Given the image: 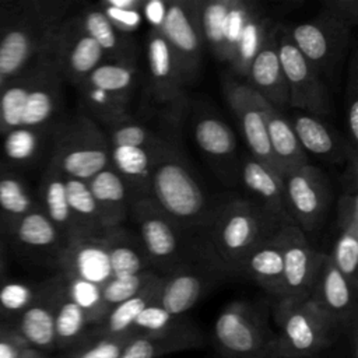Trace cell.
I'll use <instances>...</instances> for the list:
<instances>
[{"instance_id": "obj_50", "label": "cell", "mask_w": 358, "mask_h": 358, "mask_svg": "<svg viewBox=\"0 0 358 358\" xmlns=\"http://www.w3.org/2000/svg\"><path fill=\"white\" fill-rule=\"evenodd\" d=\"M157 274L158 273L150 270L129 277H112L101 287L102 301L110 309L112 306L138 294Z\"/></svg>"}, {"instance_id": "obj_53", "label": "cell", "mask_w": 358, "mask_h": 358, "mask_svg": "<svg viewBox=\"0 0 358 358\" xmlns=\"http://www.w3.org/2000/svg\"><path fill=\"white\" fill-rule=\"evenodd\" d=\"M323 11L347 22L351 27L358 24V1L357 0H326L322 3Z\"/></svg>"}, {"instance_id": "obj_27", "label": "cell", "mask_w": 358, "mask_h": 358, "mask_svg": "<svg viewBox=\"0 0 358 358\" xmlns=\"http://www.w3.org/2000/svg\"><path fill=\"white\" fill-rule=\"evenodd\" d=\"M87 183L98 207L103 229L122 227L130 215L133 193L120 175L109 165Z\"/></svg>"}, {"instance_id": "obj_5", "label": "cell", "mask_w": 358, "mask_h": 358, "mask_svg": "<svg viewBox=\"0 0 358 358\" xmlns=\"http://www.w3.org/2000/svg\"><path fill=\"white\" fill-rule=\"evenodd\" d=\"M138 239L144 248L151 270L166 275L175 268L196 262L197 255H208L193 241L186 242L185 229H182L150 194L133 197L130 206ZM210 256V255H208Z\"/></svg>"}, {"instance_id": "obj_43", "label": "cell", "mask_w": 358, "mask_h": 358, "mask_svg": "<svg viewBox=\"0 0 358 358\" xmlns=\"http://www.w3.org/2000/svg\"><path fill=\"white\" fill-rule=\"evenodd\" d=\"M197 18L204 45L220 60L224 59V25L231 0H196Z\"/></svg>"}, {"instance_id": "obj_51", "label": "cell", "mask_w": 358, "mask_h": 358, "mask_svg": "<svg viewBox=\"0 0 358 358\" xmlns=\"http://www.w3.org/2000/svg\"><path fill=\"white\" fill-rule=\"evenodd\" d=\"M337 228L351 234H358V196L357 193H343L337 201Z\"/></svg>"}, {"instance_id": "obj_42", "label": "cell", "mask_w": 358, "mask_h": 358, "mask_svg": "<svg viewBox=\"0 0 358 358\" xmlns=\"http://www.w3.org/2000/svg\"><path fill=\"white\" fill-rule=\"evenodd\" d=\"M84 83L112 95L131 99L138 83L137 64L105 62L94 69Z\"/></svg>"}, {"instance_id": "obj_20", "label": "cell", "mask_w": 358, "mask_h": 358, "mask_svg": "<svg viewBox=\"0 0 358 358\" xmlns=\"http://www.w3.org/2000/svg\"><path fill=\"white\" fill-rule=\"evenodd\" d=\"M278 25L267 34L260 50L255 56L246 78L248 85L277 110L284 112L289 108L288 87L278 59L277 36Z\"/></svg>"}, {"instance_id": "obj_55", "label": "cell", "mask_w": 358, "mask_h": 358, "mask_svg": "<svg viewBox=\"0 0 358 358\" xmlns=\"http://www.w3.org/2000/svg\"><path fill=\"white\" fill-rule=\"evenodd\" d=\"M28 345L17 336H6L0 338V358H15Z\"/></svg>"}, {"instance_id": "obj_58", "label": "cell", "mask_w": 358, "mask_h": 358, "mask_svg": "<svg viewBox=\"0 0 358 358\" xmlns=\"http://www.w3.org/2000/svg\"><path fill=\"white\" fill-rule=\"evenodd\" d=\"M7 275V248L0 238V278Z\"/></svg>"}, {"instance_id": "obj_13", "label": "cell", "mask_w": 358, "mask_h": 358, "mask_svg": "<svg viewBox=\"0 0 358 358\" xmlns=\"http://www.w3.org/2000/svg\"><path fill=\"white\" fill-rule=\"evenodd\" d=\"M50 53L63 81L76 88L85 81L94 69L108 62L101 46L84 31L71 10L52 39Z\"/></svg>"}, {"instance_id": "obj_9", "label": "cell", "mask_w": 358, "mask_h": 358, "mask_svg": "<svg viewBox=\"0 0 358 358\" xmlns=\"http://www.w3.org/2000/svg\"><path fill=\"white\" fill-rule=\"evenodd\" d=\"M352 29L354 27L320 10L315 18L287 31L294 45L320 77L333 80L340 70Z\"/></svg>"}, {"instance_id": "obj_32", "label": "cell", "mask_w": 358, "mask_h": 358, "mask_svg": "<svg viewBox=\"0 0 358 358\" xmlns=\"http://www.w3.org/2000/svg\"><path fill=\"white\" fill-rule=\"evenodd\" d=\"M172 148L166 150H151L143 147H109V165L126 182L133 193V197L140 194H150L151 169L157 159Z\"/></svg>"}, {"instance_id": "obj_33", "label": "cell", "mask_w": 358, "mask_h": 358, "mask_svg": "<svg viewBox=\"0 0 358 358\" xmlns=\"http://www.w3.org/2000/svg\"><path fill=\"white\" fill-rule=\"evenodd\" d=\"M242 274L252 277L275 299L284 296L282 285V243L280 231L268 241L255 248L242 264Z\"/></svg>"}, {"instance_id": "obj_23", "label": "cell", "mask_w": 358, "mask_h": 358, "mask_svg": "<svg viewBox=\"0 0 358 358\" xmlns=\"http://www.w3.org/2000/svg\"><path fill=\"white\" fill-rule=\"evenodd\" d=\"M193 137L218 175L238 173L239 159H236V137L232 129L217 115L200 112L194 117Z\"/></svg>"}, {"instance_id": "obj_14", "label": "cell", "mask_w": 358, "mask_h": 358, "mask_svg": "<svg viewBox=\"0 0 358 358\" xmlns=\"http://www.w3.org/2000/svg\"><path fill=\"white\" fill-rule=\"evenodd\" d=\"M154 28L169 45L189 84L200 70L204 48L197 18V1L178 0L166 3L162 18Z\"/></svg>"}, {"instance_id": "obj_40", "label": "cell", "mask_w": 358, "mask_h": 358, "mask_svg": "<svg viewBox=\"0 0 358 358\" xmlns=\"http://www.w3.org/2000/svg\"><path fill=\"white\" fill-rule=\"evenodd\" d=\"M77 91L81 113L96 122L101 127L133 115L130 110L131 99L112 95L85 83L78 85Z\"/></svg>"}, {"instance_id": "obj_49", "label": "cell", "mask_w": 358, "mask_h": 358, "mask_svg": "<svg viewBox=\"0 0 358 358\" xmlns=\"http://www.w3.org/2000/svg\"><path fill=\"white\" fill-rule=\"evenodd\" d=\"M256 7L257 4L253 1L231 0L224 25V62L231 63L242 31Z\"/></svg>"}, {"instance_id": "obj_59", "label": "cell", "mask_w": 358, "mask_h": 358, "mask_svg": "<svg viewBox=\"0 0 358 358\" xmlns=\"http://www.w3.org/2000/svg\"><path fill=\"white\" fill-rule=\"evenodd\" d=\"M15 334L14 329H13V323L7 322V320H0V338L6 337V336H11Z\"/></svg>"}, {"instance_id": "obj_56", "label": "cell", "mask_w": 358, "mask_h": 358, "mask_svg": "<svg viewBox=\"0 0 358 358\" xmlns=\"http://www.w3.org/2000/svg\"><path fill=\"white\" fill-rule=\"evenodd\" d=\"M105 1L115 8L124 10V11H136V13H138L145 6L143 0H105Z\"/></svg>"}, {"instance_id": "obj_30", "label": "cell", "mask_w": 358, "mask_h": 358, "mask_svg": "<svg viewBox=\"0 0 358 358\" xmlns=\"http://www.w3.org/2000/svg\"><path fill=\"white\" fill-rule=\"evenodd\" d=\"M55 284V345L60 351H71L88 334L90 324L84 310L69 296L60 274L53 275Z\"/></svg>"}, {"instance_id": "obj_10", "label": "cell", "mask_w": 358, "mask_h": 358, "mask_svg": "<svg viewBox=\"0 0 358 358\" xmlns=\"http://www.w3.org/2000/svg\"><path fill=\"white\" fill-rule=\"evenodd\" d=\"M277 50L288 87L289 108L315 116L330 113L331 99L324 80L298 50L284 28H278Z\"/></svg>"}, {"instance_id": "obj_29", "label": "cell", "mask_w": 358, "mask_h": 358, "mask_svg": "<svg viewBox=\"0 0 358 358\" xmlns=\"http://www.w3.org/2000/svg\"><path fill=\"white\" fill-rule=\"evenodd\" d=\"M56 126L39 129L21 127L1 134L3 159L0 162L17 172L36 165L46 151L50 155Z\"/></svg>"}, {"instance_id": "obj_16", "label": "cell", "mask_w": 358, "mask_h": 358, "mask_svg": "<svg viewBox=\"0 0 358 358\" xmlns=\"http://www.w3.org/2000/svg\"><path fill=\"white\" fill-rule=\"evenodd\" d=\"M357 291L330 256L322 253L308 298L344 331L357 326Z\"/></svg>"}, {"instance_id": "obj_31", "label": "cell", "mask_w": 358, "mask_h": 358, "mask_svg": "<svg viewBox=\"0 0 358 358\" xmlns=\"http://www.w3.org/2000/svg\"><path fill=\"white\" fill-rule=\"evenodd\" d=\"M38 204L67 242L76 239V227L67 201L66 178L49 162L41 176Z\"/></svg>"}, {"instance_id": "obj_46", "label": "cell", "mask_w": 358, "mask_h": 358, "mask_svg": "<svg viewBox=\"0 0 358 358\" xmlns=\"http://www.w3.org/2000/svg\"><path fill=\"white\" fill-rule=\"evenodd\" d=\"M137 333L131 329L127 333L113 336H88L71 351L67 358H119L126 345Z\"/></svg>"}, {"instance_id": "obj_18", "label": "cell", "mask_w": 358, "mask_h": 358, "mask_svg": "<svg viewBox=\"0 0 358 358\" xmlns=\"http://www.w3.org/2000/svg\"><path fill=\"white\" fill-rule=\"evenodd\" d=\"M224 94L229 109L238 119L239 129L248 144L250 155L278 172L268 144L267 126L259 103V95L248 84L239 83L234 78H228L225 81Z\"/></svg>"}, {"instance_id": "obj_52", "label": "cell", "mask_w": 358, "mask_h": 358, "mask_svg": "<svg viewBox=\"0 0 358 358\" xmlns=\"http://www.w3.org/2000/svg\"><path fill=\"white\" fill-rule=\"evenodd\" d=\"M351 76L350 84L347 87V126L350 147L357 151L358 144V96H357V76H355V57L351 63Z\"/></svg>"}, {"instance_id": "obj_3", "label": "cell", "mask_w": 358, "mask_h": 358, "mask_svg": "<svg viewBox=\"0 0 358 358\" xmlns=\"http://www.w3.org/2000/svg\"><path fill=\"white\" fill-rule=\"evenodd\" d=\"M63 84L49 45L0 91V136L21 127L56 126L62 120Z\"/></svg>"}, {"instance_id": "obj_38", "label": "cell", "mask_w": 358, "mask_h": 358, "mask_svg": "<svg viewBox=\"0 0 358 358\" xmlns=\"http://www.w3.org/2000/svg\"><path fill=\"white\" fill-rule=\"evenodd\" d=\"M66 192L76 227V239H101L105 234V229L102 227L101 215L90 192L88 183L84 180L66 178Z\"/></svg>"}, {"instance_id": "obj_60", "label": "cell", "mask_w": 358, "mask_h": 358, "mask_svg": "<svg viewBox=\"0 0 358 358\" xmlns=\"http://www.w3.org/2000/svg\"><path fill=\"white\" fill-rule=\"evenodd\" d=\"M7 81H8V80H6L4 77H1V76H0V91L4 88V85L7 84Z\"/></svg>"}, {"instance_id": "obj_54", "label": "cell", "mask_w": 358, "mask_h": 358, "mask_svg": "<svg viewBox=\"0 0 358 358\" xmlns=\"http://www.w3.org/2000/svg\"><path fill=\"white\" fill-rule=\"evenodd\" d=\"M98 7L105 13V15L112 21V24L117 27L120 31L133 34L140 24V14L136 11H124V10L115 8L109 6L105 0L99 1Z\"/></svg>"}, {"instance_id": "obj_45", "label": "cell", "mask_w": 358, "mask_h": 358, "mask_svg": "<svg viewBox=\"0 0 358 358\" xmlns=\"http://www.w3.org/2000/svg\"><path fill=\"white\" fill-rule=\"evenodd\" d=\"M60 277L69 296L84 310L90 327L101 323L109 310V308L102 301L101 287L63 274H60Z\"/></svg>"}, {"instance_id": "obj_8", "label": "cell", "mask_w": 358, "mask_h": 358, "mask_svg": "<svg viewBox=\"0 0 358 358\" xmlns=\"http://www.w3.org/2000/svg\"><path fill=\"white\" fill-rule=\"evenodd\" d=\"M214 343L225 358H277L275 333L264 313L243 301L228 303L214 323Z\"/></svg>"}, {"instance_id": "obj_6", "label": "cell", "mask_w": 358, "mask_h": 358, "mask_svg": "<svg viewBox=\"0 0 358 358\" xmlns=\"http://www.w3.org/2000/svg\"><path fill=\"white\" fill-rule=\"evenodd\" d=\"M277 358H317L341 331L309 298H281L274 305Z\"/></svg>"}, {"instance_id": "obj_4", "label": "cell", "mask_w": 358, "mask_h": 358, "mask_svg": "<svg viewBox=\"0 0 358 358\" xmlns=\"http://www.w3.org/2000/svg\"><path fill=\"white\" fill-rule=\"evenodd\" d=\"M150 196L185 231H204L220 203H213L179 147L164 152L150 175Z\"/></svg>"}, {"instance_id": "obj_37", "label": "cell", "mask_w": 358, "mask_h": 358, "mask_svg": "<svg viewBox=\"0 0 358 358\" xmlns=\"http://www.w3.org/2000/svg\"><path fill=\"white\" fill-rule=\"evenodd\" d=\"M109 147H143L151 150H166L176 147L168 133L152 130L145 122L133 115L102 126Z\"/></svg>"}, {"instance_id": "obj_34", "label": "cell", "mask_w": 358, "mask_h": 358, "mask_svg": "<svg viewBox=\"0 0 358 358\" xmlns=\"http://www.w3.org/2000/svg\"><path fill=\"white\" fill-rule=\"evenodd\" d=\"M164 275L157 274L138 294L112 306L101 323L91 326L88 336H113L131 330L137 316L150 305L158 302Z\"/></svg>"}, {"instance_id": "obj_36", "label": "cell", "mask_w": 358, "mask_h": 358, "mask_svg": "<svg viewBox=\"0 0 358 358\" xmlns=\"http://www.w3.org/2000/svg\"><path fill=\"white\" fill-rule=\"evenodd\" d=\"M200 345H203V336L193 324H189L168 334H136L119 358H159Z\"/></svg>"}, {"instance_id": "obj_25", "label": "cell", "mask_w": 358, "mask_h": 358, "mask_svg": "<svg viewBox=\"0 0 358 358\" xmlns=\"http://www.w3.org/2000/svg\"><path fill=\"white\" fill-rule=\"evenodd\" d=\"M74 14L84 31L101 46L108 62L136 64L138 48L134 35L115 27L98 4H90Z\"/></svg>"}, {"instance_id": "obj_24", "label": "cell", "mask_w": 358, "mask_h": 358, "mask_svg": "<svg viewBox=\"0 0 358 358\" xmlns=\"http://www.w3.org/2000/svg\"><path fill=\"white\" fill-rule=\"evenodd\" d=\"M238 173L246 192L250 194L248 199L260 204L282 221L294 224L288 211L284 180L278 172L249 154L239 158Z\"/></svg>"}, {"instance_id": "obj_39", "label": "cell", "mask_w": 358, "mask_h": 358, "mask_svg": "<svg viewBox=\"0 0 358 358\" xmlns=\"http://www.w3.org/2000/svg\"><path fill=\"white\" fill-rule=\"evenodd\" d=\"M38 207L24 176L0 162V229Z\"/></svg>"}, {"instance_id": "obj_57", "label": "cell", "mask_w": 358, "mask_h": 358, "mask_svg": "<svg viewBox=\"0 0 358 358\" xmlns=\"http://www.w3.org/2000/svg\"><path fill=\"white\" fill-rule=\"evenodd\" d=\"M15 358H49V355L43 351H39V350H35V348H25L22 350Z\"/></svg>"}, {"instance_id": "obj_35", "label": "cell", "mask_w": 358, "mask_h": 358, "mask_svg": "<svg viewBox=\"0 0 358 358\" xmlns=\"http://www.w3.org/2000/svg\"><path fill=\"white\" fill-rule=\"evenodd\" d=\"M102 241L108 250L112 277H129L151 270L138 236L123 225L106 229Z\"/></svg>"}, {"instance_id": "obj_22", "label": "cell", "mask_w": 358, "mask_h": 358, "mask_svg": "<svg viewBox=\"0 0 358 358\" xmlns=\"http://www.w3.org/2000/svg\"><path fill=\"white\" fill-rule=\"evenodd\" d=\"M57 273L102 287L112 278L106 246L101 239L81 238L67 242L56 263Z\"/></svg>"}, {"instance_id": "obj_7", "label": "cell", "mask_w": 358, "mask_h": 358, "mask_svg": "<svg viewBox=\"0 0 358 358\" xmlns=\"http://www.w3.org/2000/svg\"><path fill=\"white\" fill-rule=\"evenodd\" d=\"M48 162L66 178L88 182L110 164L102 127L81 112L62 119L53 133Z\"/></svg>"}, {"instance_id": "obj_41", "label": "cell", "mask_w": 358, "mask_h": 358, "mask_svg": "<svg viewBox=\"0 0 358 358\" xmlns=\"http://www.w3.org/2000/svg\"><path fill=\"white\" fill-rule=\"evenodd\" d=\"M274 27L270 17H266L259 6L255 8L252 15L249 17L242 35L236 43L231 66L232 69L242 77L248 76L249 67L260 50L267 34Z\"/></svg>"}, {"instance_id": "obj_11", "label": "cell", "mask_w": 358, "mask_h": 358, "mask_svg": "<svg viewBox=\"0 0 358 358\" xmlns=\"http://www.w3.org/2000/svg\"><path fill=\"white\" fill-rule=\"evenodd\" d=\"M145 55L148 64L147 101L159 108L168 120H176L182 115L187 81L169 45L157 28H151L147 35Z\"/></svg>"}, {"instance_id": "obj_15", "label": "cell", "mask_w": 358, "mask_h": 358, "mask_svg": "<svg viewBox=\"0 0 358 358\" xmlns=\"http://www.w3.org/2000/svg\"><path fill=\"white\" fill-rule=\"evenodd\" d=\"M0 238L6 248H11L25 259L39 262L52 260L56 263L60 250L66 245V241L39 204L21 218L6 224L0 229Z\"/></svg>"}, {"instance_id": "obj_1", "label": "cell", "mask_w": 358, "mask_h": 358, "mask_svg": "<svg viewBox=\"0 0 358 358\" xmlns=\"http://www.w3.org/2000/svg\"><path fill=\"white\" fill-rule=\"evenodd\" d=\"M71 6L67 0L0 1V76L10 80L42 55Z\"/></svg>"}, {"instance_id": "obj_26", "label": "cell", "mask_w": 358, "mask_h": 358, "mask_svg": "<svg viewBox=\"0 0 358 358\" xmlns=\"http://www.w3.org/2000/svg\"><path fill=\"white\" fill-rule=\"evenodd\" d=\"M303 151L310 152L324 161L340 164L351 154H357L344 138L317 116L295 110L289 122Z\"/></svg>"}, {"instance_id": "obj_19", "label": "cell", "mask_w": 358, "mask_h": 358, "mask_svg": "<svg viewBox=\"0 0 358 358\" xmlns=\"http://www.w3.org/2000/svg\"><path fill=\"white\" fill-rule=\"evenodd\" d=\"M282 243V298H308L322 257L308 242L306 235L294 224L280 229Z\"/></svg>"}, {"instance_id": "obj_47", "label": "cell", "mask_w": 358, "mask_h": 358, "mask_svg": "<svg viewBox=\"0 0 358 358\" xmlns=\"http://www.w3.org/2000/svg\"><path fill=\"white\" fill-rule=\"evenodd\" d=\"M329 256L338 271L358 289V234L338 231V236Z\"/></svg>"}, {"instance_id": "obj_21", "label": "cell", "mask_w": 358, "mask_h": 358, "mask_svg": "<svg viewBox=\"0 0 358 358\" xmlns=\"http://www.w3.org/2000/svg\"><path fill=\"white\" fill-rule=\"evenodd\" d=\"M55 284L53 277L39 285L36 298L11 320L14 333L31 348L50 352L55 345Z\"/></svg>"}, {"instance_id": "obj_28", "label": "cell", "mask_w": 358, "mask_h": 358, "mask_svg": "<svg viewBox=\"0 0 358 358\" xmlns=\"http://www.w3.org/2000/svg\"><path fill=\"white\" fill-rule=\"evenodd\" d=\"M259 103L266 119L268 144L280 175L284 176L285 173L309 164L306 152L301 147L289 120L282 112L277 110L262 96H259Z\"/></svg>"}, {"instance_id": "obj_44", "label": "cell", "mask_w": 358, "mask_h": 358, "mask_svg": "<svg viewBox=\"0 0 358 358\" xmlns=\"http://www.w3.org/2000/svg\"><path fill=\"white\" fill-rule=\"evenodd\" d=\"M41 282H28L4 275L0 278V320L11 322L39 292Z\"/></svg>"}, {"instance_id": "obj_12", "label": "cell", "mask_w": 358, "mask_h": 358, "mask_svg": "<svg viewBox=\"0 0 358 358\" xmlns=\"http://www.w3.org/2000/svg\"><path fill=\"white\" fill-rule=\"evenodd\" d=\"M291 221L306 235L319 229L331 203L327 176L310 164L282 176Z\"/></svg>"}, {"instance_id": "obj_48", "label": "cell", "mask_w": 358, "mask_h": 358, "mask_svg": "<svg viewBox=\"0 0 358 358\" xmlns=\"http://www.w3.org/2000/svg\"><path fill=\"white\" fill-rule=\"evenodd\" d=\"M189 322L180 319V316H173L162 309L158 302L147 306L136 319L133 330L137 334H168L178 331L186 326Z\"/></svg>"}, {"instance_id": "obj_2", "label": "cell", "mask_w": 358, "mask_h": 358, "mask_svg": "<svg viewBox=\"0 0 358 358\" xmlns=\"http://www.w3.org/2000/svg\"><path fill=\"white\" fill-rule=\"evenodd\" d=\"M285 222L250 199L220 201L208 227L204 246L224 275L242 274L248 255L271 239Z\"/></svg>"}, {"instance_id": "obj_17", "label": "cell", "mask_w": 358, "mask_h": 358, "mask_svg": "<svg viewBox=\"0 0 358 358\" xmlns=\"http://www.w3.org/2000/svg\"><path fill=\"white\" fill-rule=\"evenodd\" d=\"M221 277L222 271L211 259L183 264L164 275L158 305L173 316H182Z\"/></svg>"}]
</instances>
